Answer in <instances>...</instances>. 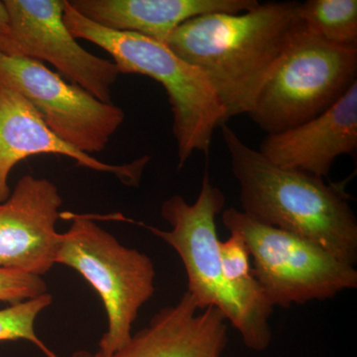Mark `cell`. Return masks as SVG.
<instances>
[{
	"mask_svg": "<svg viewBox=\"0 0 357 357\" xmlns=\"http://www.w3.org/2000/svg\"><path fill=\"white\" fill-rule=\"evenodd\" d=\"M63 199L55 184L25 175L0 203V268L41 277L57 264Z\"/></svg>",
	"mask_w": 357,
	"mask_h": 357,
	"instance_id": "30bf717a",
	"label": "cell"
},
{
	"mask_svg": "<svg viewBox=\"0 0 357 357\" xmlns=\"http://www.w3.org/2000/svg\"><path fill=\"white\" fill-rule=\"evenodd\" d=\"M227 321L222 312L213 307L199 310L185 292L177 304L160 310L149 326L119 351H79L72 357H227ZM44 354L60 357L50 349Z\"/></svg>",
	"mask_w": 357,
	"mask_h": 357,
	"instance_id": "7c38bea8",
	"label": "cell"
},
{
	"mask_svg": "<svg viewBox=\"0 0 357 357\" xmlns=\"http://www.w3.org/2000/svg\"><path fill=\"white\" fill-rule=\"evenodd\" d=\"M0 79L24 96L56 135L86 154L105 150L126 119L121 107L100 102L39 61L0 54Z\"/></svg>",
	"mask_w": 357,
	"mask_h": 357,
	"instance_id": "ba28073f",
	"label": "cell"
},
{
	"mask_svg": "<svg viewBox=\"0 0 357 357\" xmlns=\"http://www.w3.org/2000/svg\"><path fill=\"white\" fill-rule=\"evenodd\" d=\"M46 293L42 277L0 268V302L17 304Z\"/></svg>",
	"mask_w": 357,
	"mask_h": 357,
	"instance_id": "ac0fdd59",
	"label": "cell"
},
{
	"mask_svg": "<svg viewBox=\"0 0 357 357\" xmlns=\"http://www.w3.org/2000/svg\"><path fill=\"white\" fill-rule=\"evenodd\" d=\"M299 6L297 1H271L239 14L197 16L178 26L165 44L203 73L229 121L252 109L302 27Z\"/></svg>",
	"mask_w": 357,
	"mask_h": 357,
	"instance_id": "6da1fadb",
	"label": "cell"
},
{
	"mask_svg": "<svg viewBox=\"0 0 357 357\" xmlns=\"http://www.w3.org/2000/svg\"><path fill=\"white\" fill-rule=\"evenodd\" d=\"M356 74L357 48L328 43L302 25L249 117L268 134L299 126L332 107L357 82Z\"/></svg>",
	"mask_w": 357,
	"mask_h": 357,
	"instance_id": "5b68a950",
	"label": "cell"
},
{
	"mask_svg": "<svg viewBox=\"0 0 357 357\" xmlns=\"http://www.w3.org/2000/svg\"><path fill=\"white\" fill-rule=\"evenodd\" d=\"M0 54L10 56V57H17L10 20L3 1H0Z\"/></svg>",
	"mask_w": 357,
	"mask_h": 357,
	"instance_id": "d6986e66",
	"label": "cell"
},
{
	"mask_svg": "<svg viewBox=\"0 0 357 357\" xmlns=\"http://www.w3.org/2000/svg\"><path fill=\"white\" fill-rule=\"evenodd\" d=\"M300 20L310 32L337 46L357 48V0H307Z\"/></svg>",
	"mask_w": 357,
	"mask_h": 357,
	"instance_id": "9a60e30c",
	"label": "cell"
},
{
	"mask_svg": "<svg viewBox=\"0 0 357 357\" xmlns=\"http://www.w3.org/2000/svg\"><path fill=\"white\" fill-rule=\"evenodd\" d=\"M223 143L241 191L243 213L317 244L340 261H357V220L344 188L275 165L227 124Z\"/></svg>",
	"mask_w": 357,
	"mask_h": 357,
	"instance_id": "7a4b0ae2",
	"label": "cell"
},
{
	"mask_svg": "<svg viewBox=\"0 0 357 357\" xmlns=\"http://www.w3.org/2000/svg\"><path fill=\"white\" fill-rule=\"evenodd\" d=\"M63 18L75 38L107 52L121 74L142 75L163 86L173 114L178 169L194 152L208 156L215 129L227 121L215 89L198 68L178 57L165 43L96 24L77 13L69 0L64 1Z\"/></svg>",
	"mask_w": 357,
	"mask_h": 357,
	"instance_id": "277c9868",
	"label": "cell"
},
{
	"mask_svg": "<svg viewBox=\"0 0 357 357\" xmlns=\"http://www.w3.org/2000/svg\"><path fill=\"white\" fill-rule=\"evenodd\" d=\"M50 294H44L33 299L23 301L0 311V342L6 340H28L40 351H47L35 333V321L40 312L52 304Z\"/></svg>",
	"mask_w": 357,
	"mask_h": 357,
	"instance_id": "2e32d148",
	"label": "cell"
},
{
	"mask_svg": "<svg viewBox=\"0 0 357 357\" xmlns=\"http://www.w3.org/2000/svg\"><path fill=\"white\" fill-rule=\"evenodd\" d=\"M357 149V82L311 121L268 134L258 151L275 165L324 178L333 162Z\"/></svg>",
	"mask_w": 357,
	"mask_h": 357,
	"instance_id": "4fadbf2b",
	"label": "cell"
},
{
	"mask_svg": "<svg viewBox=\"0 0 357 357\" xmlns=\"http://www.w3.org/2000/svg\"><path fill=\"white\" fill-rule=\"evenodd\" d=\"M17 57L46 61L72 84L112 103V88L121 73L112 61L77 43L64 22L61 0H4Z\"/></svg>",
	"mask_w": 357,
	"mask_h": 357,
	"instance_id": "9c48e42d",
	"label": "cell"
},
{
	"mask_svg": "<svg viewBox=\"0 0 357 357\" xmlns=\"http://www.w3.org/2000/svg\"><path fill=\"white\" fill-rule=\"evenodd\" d=\"M222 220L229 232L243 237L255 279L273 307L332 299L357 288L356 268L317 244L257 222L237 208L223 211Z\"/></svg>",
	"mask_w": 357,
	"mask_h": 357,
	"instance_id": "52a82bcc",
	"label": "cell"
},
{
	"mask_svg": "<svg viewBox=\"0 0 357 357\" xmlns=\"http://www.w3.org/2000/svg\"><path fill=\"white\" fill-rule=\"evenodd\" d=\"M84 17L102 27L166 43L185 21L211 13L239 14L257 0H69Z\"/></svg>",
	"mask_w": 357,
	"mask_h": 357,
	"instance_id": "5bb4252c",
	"label": "cell"
},
{
	"mask_svg": "<svg viewBox=\"0 0 357 357\" xmlns=\"http://www.w3.org/2000/svg\"><path fill=\"white\" fill-rule=\"evenodd\" d=\"M42 154L68 157L77 166L112 174L131 187L139 185L150 160L145 155L130 163L112 165L84 153L56 135L31 103L0 79V203L10 195L8 178L14 166L28 157Z\"/></svg>",
	"mask_w": 357,
	"mask_h": 357,
	"instance_id": "8fae6325",
	"label": "cell"
},
{
	"mask_svg": "<svg viewBox=\"0 0 357 357\" xmlns=\"http://www.w3.org/2000/svg\"><path fill=\"white\" fill-rule=\"evenodd\" d=\"M57 263L77 270L102 301L109 328L98 351L109 354L126 347L138 312L155 292L152 260L89 218L73 215L69 230L61 234Z\"/></svg>",
	"mask_w": 357,
	"mask_h": 357,
	"instance_id": "8992f818",
	"label": "cell"
},
{
	"mask_svg": "<svg viewBox=\"0 0 357 357\" xmlns=\"http://www.w3.org/2000/svg\"><path fill=\"white\" fill-rule=\"evenodd\" d=\"M218 248L222 274L227 282L239 285L255 278L248 246L237 232H230L229 238L220 241Z\"/></svg>",
	"mask_w": 357,
	"mask_h": 357,
	"instance_id": "e0dca14e",
	"label": "cell"
},
{
	"mask_svg": "<svg viewBox=\"0 0 357 357\" xmlns=\"http://www.w3.org/2000/svg\"><path fill=\"white\" fill-rule=\"evenodd\" d=\"M225 204V195L211 183L206 170L195 203L175 195L162 204V218L171 230L142 225L180 256L188 277L187 292L198 309L215 307L236 328L246 347L264 351L272 340L269 319L273 306L255 277L232 285L223 276L215 217Z\"/></svg>",
	"mask_w": 357,
	"mask_h": 357,
	"instance_id": "3957f363",
	"label": "cell"
}]
</instances>
